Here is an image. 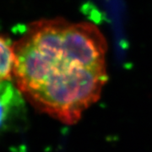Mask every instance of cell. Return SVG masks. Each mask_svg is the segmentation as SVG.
Returning a JSON list of instances; mask_svg holds the SVG:
<instances>
[{"label":"cell","instance_id":"cell-1","mask_svg":"<svg viewBox=\"0 0 152 152\" xmlns=\"http://www.w3.org/2000/svg\"><path fill=\"white\" fill-rule=\"evenodd\" d=\"M14 48L13 80L38 111L73 125L100 99L108 80L107 46L94 25L40 20Z\"/></svg>","mask_w":152,"mask_h":152},{"label":"cell","instance_id":"cell-2","mask_svg":"<svg viewBox=\"0 0 152 152\" xmlns=\"http://www.w3.org/2000/svg\"><path fill=\"white\" fill-rule=\"evenodd\" d=\"M25 113V97L13 80L0 83V130L12 127Z\"/></svg>","mask_w":152,"mask_h":152},{"label":"cell","instance_id":"cell-3","mask_svg":"<svg viewBox=\"0 0 152 152\" xmlns=\"http://www.w3.org/2000/svg\"><path fill=\"white\" fill-rule=\"evenodd\" d=\"M15 58L14 44L0 34V83L13 80Z\"/></svg>","mask_w":152,"mask_h":152}]
</instances>
